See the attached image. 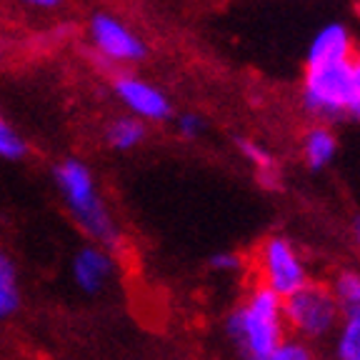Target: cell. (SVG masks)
Here are the masks:
<instances>
[{"mask_svg":"<svg viewBox=\"0 0 360 360\" xmlns=\"http://www.w3.org/2000/svg\"><path fill=\"white\" fill-rule=\"evenodd\" d=\"M53 180L65 202L68 213L73 215L78 228L90 238V243L105 248L112 255L123 248L120 228L112 220L108 202L98 191L96 175L80 158H65L53 168Z\"/></svg>","mask_w":360,"mask_h":360,"instance_id":"6da1fadb","label":"cell"},{"mask_svg":"<svg viewBox=\"0 0 360 360\" xmlns=\"http://www.w3.org/2000/svg\"><path fill=\"white\" fill-rule=\"evenodd\" d=\"M223 328L243 360H270V355L288 338L283 298L258 283L245 300L225 315Z\"/></svg>","mask_w":360,"mask_h":360,"instance_id":"7a4b0ae2","label":"cell"},{"mask_svg":"<svg viewBox=\"0 0 360 360\" xmlns=\"http://www.w3.org/2000/svg\"><path fill=\"white\" fill-rule=\"evenodd\" d=\"M353 98V58L323 63V65H305L303 108L310 115L326 120V123L350 118Z\"/></svg>","mask_w":360,"mask_h":360,"instance_id":"3957f363","label":"cell"},{"mask_svg":"<svg viewBox=\"0 0 360 360\" xmlns=\"http://www.w3.org/2000/svg\"><path fill=\"white\" fill-rule=\"evenodd\" d=\"M283 321H285V330L292 333V338L313 343V340H323L335 333L338 323H340V310H338L330 288L310 281L305 288L283 300Z\"/></svg>","mask_w":360,"mask_h":360,"instance_id":"277c9868","label":"cell"},{"mask_svg":"<svg viewBox=\"0 0 360 360\" xmlns=\"http://www.w3.org/2000/svg\"><path fill=\"white\" fill-rule=\"evenodd\" d=\"M258 265L260 283L283 300L310 283L303 258L285 236L265 238L258 253Z\"/></svg>","mask_w":360,"mask_h":360,"instance_id":"5b68a950","label":"cell"},{"mask_svg":"<svg viewBox=\"0 0 360 360\" xmlns=\"http://www.w3.org/2000/svg\"><path fill=\"white\" fill-rule=\"evenodd\" d=\"M90 40L96 45L101 58H108L112 63H138L148 56V48L128 25L118 18L98 13L90 20Z\"/></svg>","mask_w":360,"mask_h":360,"instance_id":"8992f818","label":"cell"},{"mask_svg":"<svg viewBox=\"0 0 360 360\" xmlns=\"http://www.w3.org/2000/svg\"><path fill=\"white\" fill-rule=\"evenodd\" d=\"M112 90L133 110V115H138L141 120L146 118L153 120V123H165V120L173 118V105H170L168 98L155 85L135 78V75H115L112 78Z\"/></svg>","mask_w":360,"mask_h":360,"instance_id":"52a82bcc","label":"cell"},{"mask_svg":"<svg viewBox=\"0 0 360 360\" xmlns=\"http://www.w3.org/2000/svg\"><path fill=\"white\" fill-rule=\"evenodd\" d=\"M73 283L85 295H98L115 278V255L96 243H85L70 260Z\"/></svg>","mask_w":360,"mask_h":360,"instance_id":"ba28073f","label":"cell"},{"mask_svg":"<svg viewBox=\"0 0 360 360\" xmlns=\"http://www.w3.org/2000/svg\"><path fill=\"white\" fill-rule=\"evenodd\" d=\"M345 58H353V40H350L348 25L328 22L310 40V48L305 53V65H323V63L345 60Z\"/></svg>","mask_w":360,"mask_h":360,"instance_id":"9c48e42d","label":"cell"},{"mask_svg":"<svg viewBox=\"0 0 360 360\" xmlns=\"http://www.w3.org/2000/svg\"><path fill=\"white\" fill-rule=\"evenodd\" d=\"M338 138L330 130V125H313L303 135V160L313 173H321L335 160Z\"/></svg>","mask_w":360,"mask_h":360,"instance_id":"30bf717a","label":"cell"},{"mask_svg":"<svg viewBox=\"0 0 360 360\" xmlns=\"http://www.w3.org/2000/svg\"><path fill=\"white\" fill-rule=\"evenodd\" d=\"M333 298L340 310V321L360 323V270L343 268L338 270L330 285Z\"/></svg>","mask_w":360,"mask_h":360,"instance_id":"8fae6325","label":"cell"},{"mask_svg":"<svg viewBox=\"0 0 360 360\" xmlns=\"http://www.w3.org/2000/svg\"><path fill=\"white\" fill-rule=\"evenodd\" d=\"M236 148L240 150L243 158H248V160L253 163L260 183H263L268 191H281L283 186H281V173H278V163L268 148L258 146V143L250 141V138H236Z\"/></svg>","mask_w":360,"mask_h":360,"instance_id":"7c38bea8","label":"cell"},{"mask_svg":"<svg viewBox=\"0 0 360 360\" xmlns=\"http://www.w3.org/2000/svg\"><path fill=\"white\" fill-rule=\"evenodd\" d=\"M148 138V125L146 120L135 118V115H123V118H115L105 128V141L112 150H133Z\"/></svg>","mask_w":360,"mask_h":360,"instance_id":"4fadbf2b","label":"cell"},{"mask_svg":"<svg viewBox=\"0 0 360 360\" xmlns=\"http://www.w3.org/2000/svg\"><path fill=\"white\" fill-rule=\"evenodd\" d=\"M20 308V283L15 263L6 250H0V321L11 318Z\"/></svg>","mask_w":360,"mask_h":360,"instance_id":"5bb4252c","label":"cell"},{"mask_svg":"<svg viewBox=\"0 0 360 360\" xmlns=\"http://www.w3.org/2000/svg\"><path fill=\"white\" fill-rule=\"evenodd\" d=\"M335 360H360V323H340L335 338Z\"/></svg>","mask_w":360,"mask_h":360,"instance_id":"9a60e30c","label":"cell"},{"mask_svg":"<svg viewBox=\"0 0 360 360\" xmlns=\"http://www.w3.org/2000/svg\"><path fill=\"white\" fill-rule=\"evenodd\" d=\"M22 155H28V143L22 141L20 135L15 133V128L0 115V158L20 160Z\"/></svg>","mask_w":360,"mask_h":360,"instance_id":"2e32d148","label":"cell"},{"mask_svg":"<svg viewBox=\"0 0 360 360\" xmlns=\"http://www.w3.org/2000/svg\"><path fill=\"white\" fill-rule=\"evenodd\" d=\"M270 360H315V355H313V348H310L305 340L288 335L276 348V353L270 355Z\"/></svg>","mask_w":360,"mask_h":360,"instance_id":"e0dca14e","label":"cell"},{"mask_svg":"<svg viewBox=\"0 0 360 360\" xmlns=\"http://www.w3.org/2000/svg\"><path fill=\"white\" fill-rule=\"evenodd\" d=\"M243 265H245V258H243L240 253H236V250H218V253H213L208 258V268L213 270V273H240Z\"/></svg>","mask_w":360,"mask_h":360,"instance_id":"ac0fdd59","label":"cell"},{"mask_svg":"<svg viewBox=\"0 0 360 360\" xmlns=\"http://www.w3.org/2000/svg\"><path fill=\"white\" fill-rule=\"evenodd\" d=\"M175 128H178L180 138L195 141L198 135H202V130H205V120H202L198 112H183V115L175 118Z\"/></svg>","mask_w":360,"mask_h":360,"instance_id":"d6986e66","label":"cell"},{"mask_svg":"<svg viewBox=\"0 0 360 360\" xmlns=\"http://www.w3.org/2000/svg\"><path fill=\"white\" fill-rule=\"evenodd\" d=\"M353 78H355V98H353V108H350V118L360 120V53L353 56Z\"/></svg>","mask_w":360,"mask_h":360,"instance_id":"ffe728a7","label":"cell"},{"mask_svg":"<svg viewBox=\"0 0 360 360\" xmlns=\"http://www.w3.org/2000/svg\"><path fill=\"white\" fill-rule=\"evenodd\" d=\"M18 3H25L30 8H40V11H53V8L63 6V0H18Z\"/></svg>","mask_w":360,"mask_h":360,"instance_id":"44dd1931","label":"cell"},{"mask_svg":"<svg viewBox=\"0 0 360 360\" xmlns=\"http://www.w3.org/2000/svg\"><path fill=\"white\" fill-rule=\"evenodd\" d=\"M353 238H355V243H358V248H360V215L353 220Z\"/></svg>","mask_w":360,"mask_h":360,"instance_id":"7402d4cb","label":"cell"}]
</instances>
